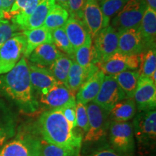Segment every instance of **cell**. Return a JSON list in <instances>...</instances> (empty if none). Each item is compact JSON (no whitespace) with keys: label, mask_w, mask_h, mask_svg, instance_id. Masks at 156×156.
<instances>
[{"label":"cell","mask_w":156,"mask_h":156,"mask_svg":"<svg viewBox=\"0 0 156 156\" xmlns=\"http://www.w3.org/2000/svg\"><path fill=\"white\" fill-rule=\"evenodd\" d=\"M0 95L11 101L23 114H34L39 108L30 83L28 62L23 56L8 73L0 75Z\"/></svg>","instance_id":"obj_1"},{"label":"cell","mask_w":156,"mask_h":156,"mask_svg":"<svg viewBox=\"0 0 156 156\" xmlns=\"http://www.w3.org/2000/svg\"><path fill=\"white\" fill-rule=\"evenodd\" d=\"M38 131L43 139L49 143L80 152L82 136L74 132L58 109L45 111L40 115Z\"/></svg>","instance_id":"obj_2"},{"label":"cell","mask_w":156,"mask_h":156,"mask_svg":"<svg viewBox=\"0 0 156 156\" xmlns=\"http://www.w3.org/2000/svg\"><path fill=\"white\" fill-rule=\"evenodd\" d=\"M147 7L145 0H129L112 17L111 25L117 31L138 29Z\"/></svg>","instance_id":"obj_3"},{"label":"cell","mask_w":156,"mask_h":156,"mask_svg":"<svg viewBox=\"0 0 156 156\" xmlns=\"http://www.w3.org/2000/svg\"><path fill=\"white\" fill-rule=\"evenodd\" d=\"M109 140L113 149L123 156H132L135 148L132 124L127 122H111Z\"/></svg>","instance_id":"obj_4"},{"label":"cell","mask_w":156,"mask_h":156,"mask_svg":"<svg viewBox=\"0 0 156 156\" xmlns=\"http://www.w3.org/2000/svg\"><path fill=\"white\" fill-rule=\"evenodd\" d=\"M134 135L140 146L151 147L155 145L156 140V111L140 112L134 117Z\"/></svg>","instance_id":"obj_5"},{"label":"cell","mask_w":156,"mask_h":156,"mask_svg":"<svg viewBox=\"0 0 156 156\" xmlns=\"http://www.w3.org/2000/svg\"><path fill=\"white\" fill-rule=\"evenodd\" d=\"M88 116V130L84 141L85 142H97L106 135L110 122H108V112L96 103L91 101L87 103Z\"/></svg>","instance_id":"obj_6"},{"label":"cell","mask_w":156,"mask_h":156,"mask_svg":"<svg viewBox=\"0 0 156 156\" xmlns=\"http://www.w3.org/2000/svg\"><path fill=\"white\" fill-rule=\"evenodd\" d=\"M26 38L23 33L9 38L0 48V75H3L12 69L24 54Z\"/></svg>","instance_id":"obj_7"},{"label":"cell","mask_w":156,"mask_h":156,"mask_svg":"<svg viewBox=\"0 0 156 156\" xmlns=\"http://www.w3.org/2000/svg\"><path fill=\"white\" fill-rule=\"evenodd\" d=\"M124 99H126L125 94L114 76L105 75L99 92L93 102L109 112L115 104Z\"/></svg>","instance_id":"obj_8"},{"label":"cell","mask_w":156,"mask_h":156,"mask_svg":"<svg viewBox=\"0 0 156 156\" xmlns=\"http://www.w3.org/2000/svg\"><path fill=\"white\" fill-rule=\"evenodd\" d=\"M93 40L98 64L118 52V31L111 25L101 29Z\"/></svg>","instance_id":"obj_9"},{"label":"cell","mask_w":156,"mask_h":156,"mask_svg":"<svg viewBox=\"0 0 156 156\" xmlns=\"http://www.w3.org/2000/svg\"><path fill=\"white\" fill-rule=\"evenodd\" d=\"M139 55H126L116 52L98 64L105 75L114 76L126 70H136L140 66Z\"/></svg>","instance_id":"obj_10"},{"label":"cell","mask_w":156,"mask_h":156,"mask_svg":"<svg viewBox=\"0 0 156 156\" xmlns=\"http://www.w3.org/2000/svg\"><path fill=\"white\" fill-rule=\"evenodd\" d=\"M38 95V103L48 110L59 109L70 101L76 100L75 95L70 92L64 84L58 82Z\"/></svg>","instance_id":"obj_11"},{"label":"cell","mask_w":156,"mask_h":156,"mask_svg":"<svg viewBox=\"0 0 156 156\" xmlns=\"http://www.w3.org/2000/svg\"><path fill=\"white\" fill-rule=\"evenodd\" d=\"M34 142L35 136L19 132L0 147V156H34Z\"/></svg>","instance_id":"obj_12"},{"label":"cell","mask_w":156,"mask_h":156,"mask_svg":"<svg viewBox=\"0 0 156 156\" xmlns=\"http://www.w3.org/2000/svg\"><path fill=\"white\" fill-rule=\"evenodd\" d=\"M133 98L140 112L155 110L156 84L151 78L140 77Z\"/></svg>","instance_id":"obj_13"},{"label":"cell","mask_w":156,"mask_h":156,"mask_svg":"<svg viewBox=\"0 0 156 156\" xmlns=\"http://www.w3.org/2000/svg\"><path fill=\"white\" fill-rule=\"evenodd\" d=\"M145 49V44L139 28L118 31V52L126 55H139Z\"/></svg>","instance_id":"obj_14"},{"label":"cell","mask_w":156,"mask_h":156,"mask_svg":"<svg viewBox=\"0 0 156 156\" xmlns=\"http://www.w3.org/2000/svg\"><path fill=\"white\" fill-rule=\"evenodd\" d=\"M82 21L93 40L103 28V14L98 2L96 0H86Z\"/></svg>","instance_id":"obj_15"},{"label":"cell","mask_w":156,"mask_h":156,"mask_svg":"<svg viewBox=\"0 0 156 156\" xmlns=\"http://www.w3.org/2000/svg\"><path fill=\"white\" fill-rule=\"evenodd\" d=\"M41 1V0H15L5 18L11 20L21 30Z\"/></svg>","instance_id":"obj_16"},{"label":"cell","mask_w":156,"mask_h":156,"mask_svg":"<svg viewBox=\"0 0 156 156\" xmlns=\"http://www.w3.org/2000/svg\"><path fill=\"white\" fill-rule=\"evenodd\" d=\"M74 60L88 72H96L100 69L98 66L97 55L93 46V39L89 34L85 43L75 51Z\"/></svg>","instance_id":"obj_17"},{"label":"cell","mask_w":156,"mask_h":156,"mask_svg":"<svg viewBox=\"0 0 156 156\" xmlns=\"http://www.w3.org/2000/svg\"><path fill=\"white\" fill-rule=\"evenodd\" d=\"M28 65L31 85L38 94L57 83L47 67L32 63H28Z\"/></svg>","instance_id":"obj_18"},{"label":"cell","mask_w":156,"mask_h":156,"mask_svg":"<svg viewBox=\"0 0 156 156\" xmlns=\"http://www.w3.org/2000/svg\"><path fill=\"white\" fill-rule=\"evenodd\" d=\"M104 76L103 72L99 69L84 82L75 95L76 102L87 104L93 101L99 92Z\"/></svg>","instance_id":"obj_19"},{"label":"cell","mask_w":156,"mask_h":156,"mask_svg":"<svg viewBox=\"0 0 156 156\" xmlns=\"http://www.w3.org/2000/svg\"><path fill=\"white\" fill-rule=\"evenodd\" d=\"M16 133L15 117L7 105L0 100V147L13 138Z\"/></svg>","instance_id":"obj_20"},{"label":"cell","mask_w":156,"mask_h":156,"mask_svg":"<svg viewBox=\"0 0 156 156\" xmlns=\"http://www.w3.org/2000/svg\"><path fill=\"white\" fill-rule=\"evenodd\" d=\"M23 34L26 38V46L23 54L24 57H28L31 52L40 45L52 43L51 30L42 25L32 30H23Z\"/></svg>","instance_id":"obj_21"},{"label":"cell","mask_w":156,"mask_h":156,"mask_svg":"<svg viewBox=\"0 0 156 156\" xmlns=\"http://www.w3.org/2000/svg\"><path fill=\"white\" fill-rule=\"evenodd\" d=\"M62 54L53 44H44L35 48L27 58L32 64L46 67L50 66Z\"/></svg>","instance_id":"obj_22"},{"label":"cell","mask_w":156,"mask_h":156,"mask_svg":"<svg viewBox=\"0 0 156 156\" xmlns=\"http://www.w3.org/2000/svg\"><path fill=\"white\" fill-rule=\"evenodd\" d=\"M64 29L74 51L80 47L85 43L88 35V31L83 21L75 17H69L64 25Z\"/></svg>","instance_id":"obj_23"},{"label":"cell","mask_w":156,"mask_h":156,"mask_svg":"<svg viewBox=\"0 0 156 156\" xmlns=\"http://www.w3.org/2000/svg\"><path fill=\"white\" fill-rule=\"evenodd\" d=\"M146 48L155 47L156 10L147 6L139 27Z\"/></svg>","instance_id":"obj_24"},{"label":"cell","mask_w":156,"mask_h":156,"mask_svg":"<svg viewBox=\"0 0 156 156\" xmlns=\"http://www.w3.org/2000/svg\"><path fill=\"white\" fill-rule=\"evenodd\" d=\"M136 107L133 98L119 101L111 108L108 119L111 122H128L135 116Z\"/></svg>","instance_id":"obj_25"},{"label":"cell","mask_w":156,"mask_h":156,"mask_svg":"<svg viewBox=\"0 0 156 156\" xmlns=\"http://www.w3.org/2000/svg\"><path fill=\"white\" fill-rule=\"evenodd\" d=\"M95 73V72H88L83 69L73 59L65 86L70 92L75 95L84 82L87 80Z\"/></svg>","instance_id":"obj_26"},{"label":"cell","mask_w":156,"mask_h":156,"mask_svg":"<svg viewBox=\"0 0 156 156\" xmlns=\"http://www.w3.org/2000/svg\"><path fill=\"white\" fill-rule=\"evenodd\" d=\"M54 5V0H41L27 20L22 30H32L44 25L45 20Z\"/></svg>","instance_id":"obj_27"},{"label":"cell","mask_w":156,"mask_h":156,"mask_svg":"<svg viewBox=\"0 0 156 156\" xmlns=\"http://www.w3.org/2000/svg\"><path fill=\"white\" fill-rule=\"evenodd\" d=\"M35 153L38 156H78L79 152L58 147L46 141L42 137L35 136Z\"/></svg>","instance_id":"obj_28"},{"label":"cell","mask_w":156,"mask_h":156,"mask_svg":"<svg viewBox=\"0 0 156 156\" xmlns=\"http://www.w3.org/2000/svg\"><path fill=\"white\" fill-rule=\"evenodd\" d=\"M114 77L124 93L126 98H133L135 92L140 75L138 70H126Z\"/></svg>","instance_id":"obj_29"},{"label":"cell","mask_w":156,"mask_h":156,"mask_svg":"<svg viewBox=\"0 0 156 156\" xmlns=\"http://www.w3.org/2000/svg\"><path fill=\"white\" fill-rule=\"evenodd\" d=\"M72 61L73 59L71 58H69L65 54L62 53L57 59H56L48 67V70L55 78L56 80L58 83L64 84V85L67 83Z\"/></svg>","instance_id":"obj_30"},{"label":"cell","mask_w":156,"mask_h":156,"mask_svg":"<svg viewBox=\"0 0 156 156\" xmlns=\"http://www.w3.org/2000/svg\"><path fill=\"white\" fill-rule=\"evenodd\" d=\"M69 16V12L67 9L55 4L45 20L44 25L51 30L64 27Z\"/></svg>","instance_id":"obj_31"},{"label":"cell","mask_w":156,"mask_h":156,"mask_svg":"<svg viewBox=\"0 0 156 156\" xmlns=\"http://www.w3.org/2000/svg\"><path fill=\"white\" fill-rule=\"evenodd\" d=\"M140 77H151L156 72L155 47L148 48L145 53L140 54Z\"/></svg>","instance_id":"obj_32"},{"label":"cell","mask_w":156,"mask_h":156,"mask_svg":"<svg viewBox=\"0 0 156 156\" xmlns=\"http://www.w3.org/2000/svg\"><path fill=\"white\" fill-rule=\"evenodd\" d=\"M129 0H101L99 2V6L103 14V28L110 25L112 17Z\"/></svg>","instance_id":"obj_33"},{"label":"cell","mask_w":156,"mask_h":156,"mask_svg":"<svg viewBox=\"0 0 156 156\" xmlns=\"http://www.w3.org/2000/svg\"><path fill=\"white\" fill-rule=\"evenodd\" d=\"M52 43L56 48L61 50L69 58L74 59L75 51L70 44L69 38L66 34L64 27H61L51 30Z\"/></svg>","instance_id":"obj_34"},{"label":"cell","mask_w":156,"mask_h":156,"mask_svg":"<svg viewBox=\"0 0 156 156\" xmlns=\"http://www.w3.org/2000/svg\"><path fill=\"white\" fill-rule=\"evenodd\" d=\"M20 29L9 20L0 19V48L12 37L19 34Z\"/></svg>","instance_id":"obj_35"},{"label":"cell","mask_w":156,"mask_h":156,"mask_svg":"<svg viewBox=\"0 0 156 156\" xmlns=\"http://www.w3.org/2000/svg\"><path fill=\"white\" fill-rule=\"evenodd\" d=\"M76 125L85 133L88 130L87 104L76 102Z\"/></svg>","instance_id":"obj_36"},{"label":"cell","mask_w":156,"mask_h":156,"mask_svg":"<svg viewBox=\"0 0 156 156\" xmlns=\"http://www.w3.org/2000/svg\"><path fill=\"white\" fill-rule=\"evenodd\" d=\"M58 110L62 113L70 127L73 129L77 127V125H76V100L70 101Z\"/></svg>","instance_id":"obj_37"},{"label":"cell","mask_w":156,"mask_h":156,"mask_svg":"<svg viewBox=\"0 0 156 156\" xmlns=\"http://www.w3.org/2000/svg\"><path fill=\"white\" fill-rule=\"evenodd\" d=\"M86 0H69V14L70 17L83 19V9Z\"/></svg>","instance_id":"obj_38"},{"label":"cell","mask_w":156,"mask_h":156,"mask_svg":"<svg viewBox=\"0 0 156 156\" xmlns=\"http://www.w3.org/2000/svg\"><path fill=\"white\" fill-rule=\"evenodd\" d=\"M87 156H123L111 148H103L93 152Z\"/></svg>","instance_id":"obj_39"},{"label":"cell","mask_w":156,"mask_h":156,"mask_svg":"<svg viewBox=\"0 0 156 156\" xmlns=\"http://www.w3.org/2000/svg\"><path fill=\"white\" fill-rule=\"evenodd\" d=\"M15 1V0H1L2 9L4 18L6 17V15L8 14Z\"/></svg>","instance_id":"obj_40"},{"label":"cell","mask_w":156,"mask_h":156,"mask_svg":"<svg viewBox=\"0 0 156 156\" xmlns=\"http://www.w3.org/2000/svg\"><path fill=\"white\" fill-rule=\"evenodd\" d=\"M55 4L61 6L68 11L69 9V0H54Z\"/></svg>","instance_id":"obj_41"},{"label":"cell","mask_w":156,"mask_h":156,"mask_svg":"<svg viewBox=\"0 0 156 156\" xmlns=\"http://www.w3.org/2000/svg\"><path fill=\"white\" fill-rule=\"evenodd\" d=\"M145 2L148 7L156 10V0H145Z\"/></svg>","instance_id":"obj_42"},{"label":"cell","mask_w":156,"mask_h":156,"mask_svg":"<svg viewBox=\"0 0 156 156\" xmlns=\"http://www.w3.org/2000/svg\"><path fill=\"white\" fill-rule=\"evenodd\" d=\"M1 18H4V17H3L2 9V2H1V0H0V19Z\"/></svg>","instance_id":"obj_43"},{"label":"cell","mask_w":156,"mask_h":156,"mask_svg":"<svg viewBox=\"0 0 156 156\" xmlns=\"http://www.w3.org/2000/svg\"><path fill=\"white\" fill-rule=\"evenodd\" d=\"M34 147H35V146H34ZM34 156H38V155H36V153H34Z\"/></svg>","instance_id":"obj_44"},{"label":"cell","mask_w":156,"mask_h":156,"mask_svg":"<svg viewBox=\"0 0 156 156\" xmlns=\"http://www.w3.org/2000/svg\"><path fill=\"white\" fill-rule=\"evenodd\" d=\"M96 1H98V2H100L101 0H96Z\"/></svg>","instance_id":"obj_45"}]
</instances>
